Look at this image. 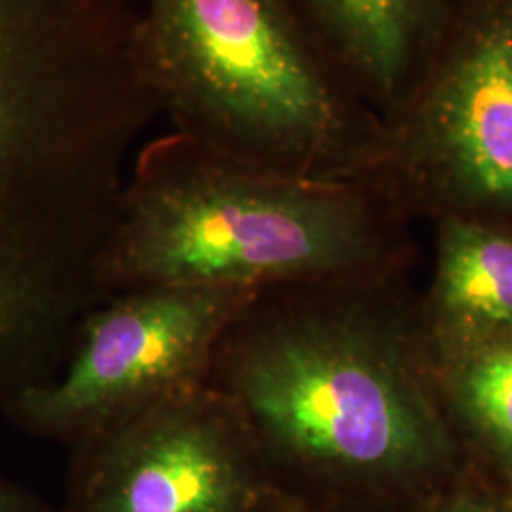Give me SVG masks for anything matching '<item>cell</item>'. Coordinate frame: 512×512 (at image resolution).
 <instances>
[{
    "label": "cell",
    "instance_id": "1",
    "mask_svg": "<svg viewBox=\"0 0 512 512\" xmlns=\"http://www.w3.org/2000/svg\"><path fill=\"white\" fill-rule=\"evenodd\" d=\"M129 0H0V391L67 346L156 118Z\"/></svg>",
    "mask_w": 512,
    "mask_h": 512
},
{
    "label": "cell",
    "instance_id": "2",
    "mask_svg": "<svg viewBox=\"0 0 512 512\" xmlns=\"http://www.w3.org/2000/svg\"><path fill=\"white\" fill-rule=\"evenodd\" d=\"M205 385L238 408L275 482L304 507H378L382 488L444 454L368 281L256 291L222 334Z\"/></svg>",
    "mask_w": 512,
    "mask_h": 512
},
{
    "label": "cell",
    "instance_id": "3",
    "mask_svg": "<svg viewBox=\"0 0 512 512\" xmlns=\"http://www.w3.org/2000/svg\"><path fill=\"white\" fill-rule=\"evenodd\" d=\"M403 217L370 181L279 177L171 131L137 154L97 277L107 298L370 281L397 249Z\"/></svg>",
    "mask_w": 512,
    "mask_h": 512
},
{
    "label": "cell",
    "instance_id": "4",
    "mask_svg": "<svg viewBox=\"0 0 512 512\" xmlns=\"http://www.w3.org/2000/svg\"><path fill=\"white\" fill-rule=\"evenodd\" d=\"M141 73L173 133L279 177L366 181L380 116L351 92L285 0H148Z\"/></svg>",
    "mask_w": 512,
    "mask_h": 512
},
{
    "label": "cell",
    "instance_id": "5",
    "mask_svg": "<svg viewBox=\"0 0 512 512\" xmlns=\"http://www.w3.org/2000/svg\"><path fill=\"white\" fill-rule=\"evenodd\" d=\"M366 179L406 215L512 232V0H459Z\"/></svg>",
    "mask_w": 512,
    "mask_h": 512
},
{
    "label": "cell",
    "instance_id": "6",
    "mask_svg": "<svg viewBox=\"0 0 512 512\" xmlns=\"http://www.w3.org/2000/svg\"><path fill=\"white\" fill-rule=\"evenodd\" d=\"M255 293L156 287L109 296L78 325L54 380L2 412L19 431L73 448L205 384L222 334Z\"/></svg>",
    "mask_w": 512,
    "mask_h": 512
},
{
    "label": "cell",
    "instance_id": "7",
    "mask_svg": "<svg viewBox=\"0 0 512 512\" xmlns=\"http://www.w3.org/2000/svg\"><path fill=\"white\" fill-rule=\"evenodd\" d=\"M294 505L238 408L203 384L74 444L61 512H283Z\"/></svg>",
    "mask_w": 512,
    "mask_h": 512
},
{
    "label": "cell",
    "instance_id": "8",
    "mask_svg": "<svg viewBox=\"0 0 512 512\" xmlns=\"http://www.w3.org/2000/svg\"><path fill=\"white\" fill-rule=\"evenodd\" d=\"M330 67L387 124L420 84L459 0H285Z\"/></svg>",
    "mask_w": 512,
    "mask_h": 512
},
{
    "label": "cell",
    "instance_id": "9",
    "mask_svg": "<svg viewBox=\"0 0 512 512\" xmlns=\"http://www.w3.org/2000/svg\"><path fill=\"white\" fill-rule=\"evenodd\" d=\"M437 317L459 355L512 334V232L437 220Z\"/></svg>",
    "mask_w": 512,
    "mask_h": 512
},
{
    "label": "cell",
    "instance_id": "10",
    "mask_svg": "<svg viewBox=\"0 0 512 512\" xmlns=\"http://www.w3.org/2000/svg\"><path fill=\"white\" fill-rule=\"evenodd\" d=\"M454 395L465 420L512 478V334L459 355Z\"/></svg>",
    "mask_w": 512,
    "mask_h": 512
},
{
    "label": "cell",
    "instance_id": "11",
    "mask_svg": "<svg viewBox=\"0 0 512 512\" xmlns=\"http://www.w3.org/2000/svg\"><path fill=\"white\" fill-rule=\"evenodd\" d=\"M0 512H61L18 482L0 475Z\"/></svg>",
    "mask_w": 512,
    "mask_h": 512
},
{
    "label": "cell",
    "instance_id": "12",
    "mask_svg": "<svg viewBox=\"0 0 512 512\" xmlns=\"http://www.w3.org/2000/svg\"><path fill=\"white\" fill-rule=\"evenodd\" d=\"M440 512H512V507L505 503H499L492 497L461 495Z\"/></svg>",
    "mask_w": 512,
    "mask_h": 512
},
{
    "label": "cell",
    "instance_id": "13",
    "mask_svg": "<svg viewBox=\"0 0 512 512\" xmlns=\"http://www.w3.org/2000/svg\"><path fill=\"white\" fill-rule=\"evenodd\" d=\"M283 512H385L380 507H365V509H315V507H304V505H294L291 509Z\"/></svg>",
    "mask_w": 512,
    "mask_h": 512
}]
</instances>
